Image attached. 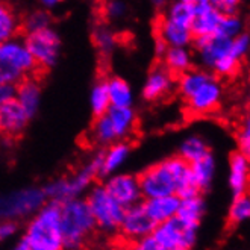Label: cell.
<instances>
[{"instance_id":"1","label":"cell","mask_w":250,"mask_h":250,"mask_svg":"<svg viewBox=\"0 0 250 250\" xmlns=\"http://www.w3.org/2000/svg\"><path fill=\"white\" fill-rule=\"evenodd\" d=\"M141 196L147 199L178 196L187 199L200 194L189 174V164L179 156H173L146 168L140 176Z\"/></svg>"},{"instance_id":"2","label":"cell","mask_w":250,"mask_h":250,"mask_svg":"<svg viewBox=\"0 0 250 250\" xmlns=\"http://www.w3.org/2000/svg\"><path fill=\"white\" fill-rule=\"evenodd\" d=\"M26 250H64L61 205L47 202L29 220L20 241Z\"/></svg>"},{"instance_id":"3","label":"cell","mask_w":250,"mask_h":250,"mask_svg":"<svg viewBox=\"0 0 250 250\" xmlns=\"http://www.w3.org/2000/svg\"><path fill=\"white\" fill-rule=\"evenodd\" d=\"M194 49L200 68L209 71L215 78L232 76L241 64L232 50V40L209 35L194 40Z\"/></svg>"},{"instance_id":"4","label":"cell","mask_w":250,"mask_h":250,"mask_svg":"<svg viewBox=\"0 0 250 250\" xmlns=\"http://www.w3.org/2000/svg\"><path fill=\"white\" fill-rule=\"evenodd\" d=\"M96 229L93 215L83 199L61 205V232L64 250H79Z\"/></svg>"},{"instance_id":"5","label":"cell","mask_w":250,"mask_h":250,"mask_svg":"<svg viewBox=\"0 0 250 250\" xmlns=\"http://www.w3.org/2000/svg\"><path fill=\"white\" fill-rule=\"evenodd\" d=\"M137 125V112L134 108L111 106L104 115L96 117L91 126V141L99 146H111L123 141L132 134Z\"/></svg>"},{"instance_id":"6","label":"cell","mask_w":250,"mask_h":250,"mask_svg":"<svg viewBox=\"0 0 250 250\" xmlns=\"http://www.w3.org/2000/svg\"><path fill=\"white\" fill-rule=\"evenodd\" d=\"M37 70L24 40L11 38L0 42V83L16 86Z\"/></svg>"},{"instance_id":"7","label":"cell","mask_w":250,"mask_h":250,"mask_svg":"<svg viewBox=\"0 0 250 250\" xmlns=\"http://www.w3.org/2000/svg\"><path fill=\"white\" fill-rule=\"evenodd\" d=\"M99 176V155H94L88 163L67 178L52 181L42 188L47 202L62 205L71 200L81 199V196L91 187L93 181Z\"/></svg>"},{"instance_id":"8","label":"cell","mask_w":250,"mask_h":250,"mask_svg":"<svg viewBox=\"0 0 250 250\" xmlns=\"http://www.w3.org/2000/svg\"><path fill=\"white\" fill-rule=\"evenodd\" d=\"M47 203L42 188L26 187L0 194V220L17 223L19 220L32 217Z\"/></svg>"},{"instance_id":"9","label":"cell","mask_w":250,"mask_h":250,"mask_svg":"<svg viewBox=\"0 0 250 250\" xmlns=\"http://www.w3.org/2000/svg\"><path fill=\"white\" fill-rule=\"evenodd\" d=\"M85 202L93 215L96 228L106 233H114L120 229L125 209L108 194L104 185L93 187Z\"/></svg>"},{"instance_id":"10","label":"cell","mask_w":250,"mask_h":250,"mask_svg":"<svg viewBox=\"0 0 250 250\" xmlns=\"http://www.w3.org/2000/svg\"><path fill=\"white\" fill-rule=\"evenodd\" d=\"M24 44L31 53L37 68H52L61 55V37L53 27L44 31L27 34Z\"/></svg>"},{"instance_id":"11","label":"cell","mask_w":250,"mask_h":250,"mask_svg":"<svg viewBox=\"0 0 250 250\" xmlns=\"http://www.w3.org/2000/svg\"><path fill=\"white\" fill-rule=\"evenodd\" d=\"M152 237L164 250H189L197 240V229L184 225L174 217L166 223L156 225Z\"/></svg>"},{"instance_id":"12","label":"cell","mask_w":250,"mask_h":250,"mask_svg":"<svg viewBox=\"0 0 250 250\" xmlns=\"http://www.w3.org/2000/svg\"><path fill=\"white\" fill-rule=\"evenodd\" d=\"M105 189L108 194L120 205L123 209H127L130 207L141 203V189L138 176L127 174V173H117L112 174L105 182Z\"/></svg>"},{"instance_id":"13","label":"cell","mask_w":250,"mask_h":250,"mask_svg":"<svg viewBox=\"0 0 250 250\" xmlns=\"http://www.w3.org/2000/svg\"><path fill=\"white\" fill-rule=\"evenodd\" d=\"M220 20L222 14L215 9L212 0H194V19L189 26L193 40L214 35Z\"/></svg>"},{"instance_id":"14","label":"cell","mask_w":250,"mask_h":250,"mask_svg":"<svg viewBox=\"0 0 250 250\" xmlns=\"http://www.w3.org/2000/svg\"><path fill=\"white\" fill-rule=\"evenodd\" d=\"M155 226L156 225L149 218V215L146 214L143 203H138L135 207L125 209L119 230L122 232V235L126 240L132 243V241H137V240L147 237V235H152Z\"/></svg>"},{"instance_id":"15","label":"cell","mask_w":250,"mask_h":250,"mask_svg":"<svg viewBox=\"0 0 250 250\" xmlns=\"http://www.w3.org/2000/svg\"><path fill=\"white\" fill-rule=\"evenodd\" d=\"M222 99H223V86L215 76H212L193 96L187 99V106L193 114L203 115L217 109L220 104H222Z\"/></svg>"},{"instance_id":"16","label":"cell","mask_w":250,"mask_h":250,"mask_svg":"<svg viewBox=\"0 0 250 250\" xmlns=\"http://www.w3.org/2000/svg\"><path fill=\"white\" fill-rule=\"evenodd\" d=\"M29 115L16 100H9L5 105L0 106V135L3 137H17L26 129Z\"/></svg>"},{"instance_id":"17","label":"cell","mask_w":250,"mask_h":250,"mask_svg":"<svg viewBox=\"0 0 250 250\" xmlns=\"http://www.w3.org/2000/svg\"><path fill=\"white\" fill-rule=\"evenodd\" d=\"M176 85L174 76L163 65H158L147 75L143 85V97L149 102H158L171 93Z\"/></svg>"},{"instance_id":"18","label":"cell","mask_w":250,"mask_h":250,"mask_svg":"<svg viewBox=\"0 0 250 250\" xmlns=\"http://www.w3.org/2000/svg\"><path fill=\"white\" fill-rule=\"evenodd\" d=\"M130 144L126 141L114 143L106 147L104 153H99V176H112L117 174L130 155Z\"/></svg>"},{"instance_id":"19","label":"cell","mask_w":250,"mask_h":250,"mask_svg":"<svg viewBox=\"0 0 250 250\" xmlns=\"http://www.w3.org/2000/svg\"><path fill=\"white\" fill-rule=\"evenodd\" d=\"M179 205H181V199L178 196H166V197L147 199L146 202H143V208L155 225H161L176 217Z\"/></svg>"},{"instance_id":"20","label":"cell","mask_w":250,"mask_h":250,"mask_svg":"<svg viewBox=\"0 0 250 250\" xmlns=\"http://www.w3.org/2000/svg\"><path fill=\"white\" fill-rule=\"evenodd\" d=\"M158 37L164 47H189V44L193 42V35L188 27L164 19L158 23Z\"/></svg>"},{"instance_id":"21","label":"cell","mask_w":250,"mask_h":250,"mask_svg":"<svg viewBox=\"0 0 250 250\" xmlns=\"http://www.w3.org/2000/svg\"><path fill=\"white\" fill-rule=\"evenodd\" d=\"M228 182L233 197L246 194V189L249 185V158L240 152H235L230 155Z\"/></svg>"},{"instance_id":"22","label":"cell","mask_w":250,"mask_h":250,"mask_svg":"<svg viewBox=\"0 0 250 250\" xmlns=\"http://www.w3.org/2000/svg\"><path fill=\"white\" fill-rule=\"evenodd\" d=\"M164 61V68L170 71L171 75H184L185 71L193 68L194 64V53L189 50V47H166L161 52Z\"/></svg>"},{"instance_id":"23","label":"cell","mask_w":250,"mask_h":250,"mask_svg":"<svg viewBox=\"0 0 250 250\" xmlns=\"http://www.w3.org/2000/svg\"><path fill=\"white\" fill-rule=\"evenodd\" d=\"M14 100H16L29 115L34 117L41 104L40 83L32 78L24 79L23 82L16 85V97H14Z\"/></svg>"},{"instance_id":"24","label":"cell","mask_w":250,"mask_h":250,"mask_svg":"<svg viewBox=\"0 0 250 250\" xmlns=\"http://www.w3.org/2000/svg\"><path fill=\"white\" fill-rule=\"evenodd\" d=\"M205 211H207V205H205L203 197L197 194L193 197L181 199V205H179L178 214H176V218L189 228L199 229L200 220L203 218Z\"/></svg>"},{"instance_id":"25","label":"cell","mask_w":250,"mask_h":250,"mask_svg":"<svg viewBox=\"0 0 250 250\" xmlns=\"http://www.w3.org/2000/svg\"><path fill=\"white\" fill-rule=\"evenodd\" d=\"M106 90L109 96V104L114 108H132L134 105V91L132 86L122 78H111L106 81Z\"/></svg>"},{"instance_id":"26","label":"cell","mask_w":250,"mask_h":250,"mask_svg":"<svg viewBox=\"0 0 250 250\" xmlns=\"http://www.w3.org/2000/svg\"><path fill=\"white\" fill-rule=\"evenodd\" d=\"M215 159L212 155L205 156L196 163L189 164V174L191 179H193V184L196 185V188L199 191L209 188V185L212 184L214 178H215Z\"/></svg>"},{"instance_id":"27","label":"cell","mask_w":250,"mask_h":250,"mask_svg":"<svg viewBox=\"0 0 250 250\" xmlns=\"http://www.w3.org/2000/svg\"><path fill=\"white\" fill-rule=\"evenodd\" d=\"M212 76L214 75H211L209 71L203 68H191L179 76V79L176 81V85H178L181 96L187 100L193 96L202 85L207 83Z\"/></svg>"},{"instance_id":"28","label":"cell","mask_w":250,"mask_h":250,"mask_svg":"<svg viewBox=\"0 0 250 250\" xmlns=\"http://www.w3.org/2000/svg\"><path fill=\"white\" fill-rule=\"evenodd\" d=\"M163 19L189 29L194 19V0H176L168 3Z\"/></svg>"},{"instance_id":"29","label":"cell","mask_w":250,"mask_h":250,"mask_svg":"<svg viewBox=\"0 0 250 250\" xmlns=\"http://www.w3.org/2000/svg\"><path fill=\"white\" fill-rule=\"evenodd\" d=\"M211 155L209 146L205 141V138L199 135H189L187 137L179 147V158L185 161L187 164H193L196 161Z\"/></svg>"},{"instance_id":"30","label":"cell","mask_w":250,"mask_h":250,"mask_svg":"<svg viewBox=\"0 0 250 250\" xmlns=\"http://www.w3.org/2000/svg\"><path fill=\"white\" fill-rule=\"evenodd\" d=\"M20 29V20L8 3L0 2V42L16 38Z\"/></svg>"},{"instance_id":"31","label":"cell","mask_w":250,"mask_h":250,"mask_svg":"<svg viewBox=\"0 0 250 250\" xmlns=\"http://www.w3.org/2000/svg\"><path fill=\"white\" fill-rule=\"evenodd\" d=\"M93 41H94L96 49L104 56H109L115 50L117 44H119L115 32L109 26L102 24V23L96 24L93 29Z\"/></svg>"},{"instance_id":"32","label":"cell","mask_w":250,"mask_h":250,"mask_svg":"<svg viewBox=\"0 0 250 250\" xmlns=\"http://www.w3.org/2000/svg\"><path fill=\"white\" fill-rule=\"evenodd\" d=\"M21 26L26 34H35V32L44 31V29L52 27V16L46 9L35 8L24 17Z\"/></svg>"},{"instance_id":"33","label":"cell","mask_w":250,"mask_h":250,"mask_svg":"<svg viewBox=\"0 0 250 250\" xmlns=\"http://www.w3.org/2000/svg\"><path fill=\"white\" fill-rule=\"evenodd\" d=\"M90 108L96 117L104 115L109 108V96L106 90V81H97L90 93Z\"/></svg>"},{"instance_id":"34","label":"cell","mask_w":250,"mask_h":250,"mask_svg":"<svg viewBox=\"0 0 250 250\" xmlns=\"http://www.w3.org/2000/svg\"><path fill=\"white\" fill-rule=\"evenodd\" d=\"M243 32H244V20L240 16H222V20H220L217 32L214 35H218L226 40H233L240 37Z\"/></svg>"},{"instance_id":"35","label":"cell","mask_w":250,"mask_h":250,"mask_svg":"<svg viewBox=\"0 0 250 250\" xmlns=\"http://www.w3.org/2000/svg\"><path fill=\"white\" fill-rule=\"evenodd\" d=\"M250 217V199L247 194L235 196L229 208V222L241 225Z\"/></svg>"},{"instance_id":"36","label":"cell","mask_w":250,"mask_h":250,"mask_svg":"<svg viewBox=\"0 0 250 250\" xmlns=\"http://www.w3.org/2000/svg\"><path fill=\"white\" fill-rule=\"evenodd\" d=\"M104 14L109 20H120L127 14V5L120 0H111L104 5Z\"/></svg>"},{"instance_id":"37","label":"cell","mask_w":250,"mask_h":250,"mask_svg":"<svg viewBox=\"0 0 250 250\" xmlns=\"http://www.w3.org/2000/svg\"><path fill=\"white\" fill-rule=\"evenodd\" d=\"M237 144H238V152L249 158L250 155V122L247 117L244 120V125H241L237 134Z\"/></svg>"},{"instance_id":"38","label":"cell","mask_w":250,"mask_h":250,"mask_svg":"<svg viewBox=\"0 0 250 250\" xmlns=\"http://www.w3.org/2000/svg\"><path fill=\"white\" fill-rule=\"evenodd\" d=\"M212 3L222 16H238L241 6L238 0H212Z\"/></svg>"},{"instance_id":"39","label":"cell","mask_w":250,"mask_h":250,"mask_svg":"<svg viewBox=\"0 0 250 250\" xmlns=\"http://www.w3.org/2000/svg\"><path fill=\"white\" fill-rule=\"evenodd\" d=\"M129 250H164L159 246V243L152 237V235H147V237L132 241L129 246Z\"/></svg>"},{"instance_id":"40","label":"cell","mask_w":250,"mask_h":250,"mask_svg":"<svg viewBox=\"0 0 250 250\" xmlns=\"http://www.w3.org/2000/svg\"><path fill=\"white\" fill-rule=\"evenodd\" d=\"M17 233V223L0 220V241H6Z\"/></svg>"},{"instance_id":"41","label":"cell","mask_w":250,"mask_h":250,"mask_svg":"<svg viewBox=\"0 0 250 250\" xmlns=\"http://www.w3.org/2000/svg\"><path fill=\"white\" fill-rule=\"evenodd\" d=\"M16 97V86L0 83V106Z\"/></svg>"},{"instance_id":"42","label":"cell","mask_w":250,"mask_h":250,"mask_svg":"<svg viewBox=\"0 0 250 250\" xmlns=\"http://www.w3.org/2000/svg\"><path fill=\"white\" fill-rule=\"evenodd\" d=\"M58 5H60V2H58V0H42V2H41L42 9H46V11L55 9V6H58Z\"/></svg>"},{"instance_id":"43","label":"cell","mask_w":250,"mask_h":250,"mask_svg":"<svg viewBox=\"0 0 250 250\" xmlns=\"http://www.w3.org/2000/svg\"><path fill=\"white\" fill-rule=\"evenodd\" d=\"M12 250H26V247H24V246H23L21 243H19V244H17L16 247H14Z\"/></svg>"}]
</instances>
